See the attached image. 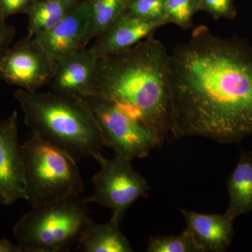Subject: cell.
<instances>
[{
  "label": "cell",
  "mask_w": 252,
  "mask_h": 252,
  "mask_svg": "<svg viewBox=\"0 0 252 252\" xmlns=\"http://www.w3.org/2000/svg\"><path fill=\"white\" fill-rule=\"evenodd\" d=\"M170 135L239 143L252 135V45L199 26L167 60Z\"/></svg>",
  "instance_id": "1"
},
{
  "label": "cell",
  "mask_w": 252,
  "mask_h": 252,
  "mask_svg": "<svg viewBox=\"0 0 252 252\" xmlns=\"http://www.w3.org/2000/svg\"><path fill=\"white\" fill-rule=\"evenodd\" d=\"M168 56L163 44L152 36L124 52L99 58L92 97L112 104L166 140L171 137Z\"/></svg>",
  "instance_id": "2"
},
{
  "label": "cell",
  "mask_w": 252,
  "mask_h": 252,
  "mask_svg": "<svg viewBox=\"0 0 252 252\" xmlns=\"http://www.w3.org/2000/svg\"><path fill=\"white\" fill-rule=\"evenodd\" d=\"M14 97L32 135L74 158L97 160L105 147L102 132L84 99L71 94L18 89Z\"/></svg>",
  "instance_id": "3"
},
{
  "label": "cell",
  "mask_w": 252,
  "mask_h": 252,
  "mask_svg": "<svg viewBox=\"0 0 252 252\" xmlns=\"http://www.w3.org/2000/svg\"><path fill=\"white\" fill-rule=\"evenodd\" d=\"M86 199L70 197L32 207L16 222L14 235L23 252H66L90 223Z\"/></svg>",
  "instance_id": "4"
},
{
  "label": "cell",
  "mask_w": 252,
  "mask_h": 252,
  "mask_svg": "<svg viewBox=\"0 0 252 252\" xmlns=\"http://www.w3.org/2000/svg\"><path fill=\"white\" fill-rule=\"evenodd\" d=\"M26 200L37 207L80 195L84 182L77 161L62 149L32 135L22 144Z\"/></svg>",
  "instance_id": "5"
},
{
  "label": "cell",
  "mask_w": 252,
  "mask_h": 252,
  "mask_svg": "<svg viewBox=\"0 0 252 252\" xmlns=\"http://www.w3.org/2000/svg\"><path fill=\"white\" fill-rule=\"evenodd\" d=\"M102 132L105 147L115 155L128 160L148 157L160 147L161 135L144 123L126 115L114 106L97 97L84 99Z\"/></svg>",
  "instance_id": "6"
},
{
  "label": "cell",
  "mask_w": 252,
  "mask_h": 252,
  "mask_svg": "<svg viewBox=\"0 0 252 252\" xmlns=\"http://www.w3.org/2000/svg\"><path fill=\"white\" fill-rule=\"evenodd\" d=\"M96 160L99 169L93 177L94 192L86 201L110 209L122 220L127 209L147 195L150 186L132 167L130 160L116 155L105 158L102 154Z\"/></svg>",
  "instance_id": "7"
},
{
  "label": "cell",
  "mask_w": 252,
  "mask_h": 252,
  "mask_svg": "<svg viewBox=\"0 0 252 252\" xmlns=\"http://www.w3.org/2000/svg\"><path fill=\"white\" fill-rule=\"evenodd\" d=\"M56 61L33 37L23 38L10 46L0 59V79L9 85L37 91L49 84Z\"/></svg>",
  "instance_id": "8"
},
{
  "label": "cell",
  "mask_w": 252,
  "mask_h": 252,
  "mask_svg": "<svg viewBox=\"0 0 252 252\" xmlns=\"http://www.w3.org/2000/svg\"><path fill=\"white\" fill-rule=\"evenodd\" d=\"M18 134V112L14 110L0 122V203L8 206L26 200L24 157Z\"/></svg>",
  "instance_id": "9"
},
{
  "label": "cell",
  "mask_w": 252,
  "mask_h": 252,
  "mask_svg": "<svg viewBox=\"0 0 252 252\" xmlns=\"http://www.w3.org/2000/svg\"><path fill=\"white\" fill-rule=\"evenodd\" d=\"M54 61L86 49L90 37V1L81 0L54 27L34 36Z\"/></svg>",
  "instance_id": "10"
},
{
  "label": "cell",
  "mask_w": 252,
  "mask_h": 252,
  "mask_svg": "<svg viewBox=\"0 0 252 252\" xmlns=\"http://www.w3.org/2000/svg\"><path fill=\"white\" fill-rule=\"evenodd\" d=\"M99 58L91 47L56 61L54 77L50 83L51 89L82 99L92 97Z\"/></svg>",
  "instance_id": "11"
},
{
  "label": "cell",
  "mask_w": 252,
  "mask_h": 252,
  "mask_svg": "<svg viewBox=\"0 0 252 252\" xmlns=\"http://www.w3.org/2000/svg\"><path fill=\"white\" fill-rule=\"evenodd\" d=\"M164 26L165 23L145 21L126 12L95 38L91 48L99 58L124 52L153 36Z\"/></svg>",
  "instance_id": "12"
},
{
  "label": "cell",
  "mask_w": 252,
  "mask_h": 252,
  "mask_svg": "<svg viewBox=\"0 0 252 252\" xmlns=\"http://www.w3.org/2000/svg\"><path fill=\"white\" fill-rule=\"evenodd\" d=\"M187 229L193 235L203 252H223L228 250L235 233V220L226 214H201L180 210Z\"/></svg>",
  "instance_id": "13"
},
{
  "label": "cell",
  "mask_w": 252,
  "mask_h": 252,
  "mask_svg": "<svg viewBox=\"0 0 252 252\" xmlns=\"http://www.w3.org/2000/svg\"><path fill=\"white\" fill-rule=\"evenodd\" d=\"M122 220L112 215L104 224L91 220L83 232L77 249L84 252H132L131 244L120 228Z\"/></svg>",
  "instance_id": "14"
},
{
  "label": "cell",
  "mask_w": 252,
  "mask_h": 252,
  "mask_svg": "<svg viewBox=\"0 0 252 252\" xmlns=\"http://www.w3.org/2000/svg\"><path fill=\"white\" fill-rule=\"evenodd\" d=\"M228 208L225 213L235 220L252 212V151L242 152L226 181Z\"/></svg>",
  "instance_id": "15"
},
{
  "label": "cell",
  "mask_w": 252,
  "mask_h": 252,
  "mask_svg": "<svg viewBox=\"0 0 252 252\" xmlns=\"http://www.w3.org/2000/svg\"><path fill=\"white\" fill-rule=\"evenodd\" d=\"M81 0H38L28 10L29 37L49 31L59 23Z\"/></svg>",
  "instance_id": "16"
},
{
  "label": "cell",
  "mask_w": 252,
  "mask_h": 252,
  "mask_svg": "<svg viewBox=\"0 0 252 252\" xmlns=\"http://www.w3.org/2000/svg\"><path fill=\"white\" fill-rule=\"evenodd\" d=\"M90 37L95 39L126 12V0H89Z\"/></svg>",
  "instance_id": "17"
},
{
  "label": "cell",
  "mask_w": 252,
  "mask_h": 252,
  "mask_svg": "<svg viewBox=\"0 0 252 252\" xmlns=\"http://www.w3.org/2000/svg\"><path fill=\"white\" fill-rule=\"evenodd\" d=\"M147 252H203L193 235L186 228L181 234L149 239Z\"/></svg>",
  "instance_id": "18"
},
{
  "label": "cell",
  "mask_w": 252,
  "mask_h": 252,
  "mask_svg": "<svg viewBox=\"0 0 252 252\" xmlns=\"http://www.w3.org/2000/svg\"><path fill=\"white\" fill-rule=\"evenodd\" d=\"M165 15L169 24L183 30L193 26L194 15L200 11V0H164Z\"/></svg>",
  "instance_id": "19"
},
{
  "label": "cell",
  "mask_w": 252,
  "mask_h": 252,
  "mask_svg": "<svg viewBox=\"0 0 252 252\" xmlns=\"http://www.w3.org/2000/svg\"><path fill=\"white\" fill-rule=\"evenodd\" d=\"M126 13L145 21L169 24L164 0H134L127 4Z\"/></svg>",
  "instance_id": "20"
},
{
  "label": "cell",
  "mask_w": 252,
  "mask_h": 252,
  "mask_svg": "<svg viewBox=\"0 0 252 252\" xmlns=\"http://www.w3.org/2000/svg\"><path fill=\"white\" fill-rule=\"evenodd\" d=\"M200 10L208 13L215 19L233 20L238 14L235 0H200Z\"/></svg>",
  "instance_id": "21"
},
{
  "label": "cell",
  "mask_w": 252,
  "mask_h": 252,
  "mask_svg": "<svg viewBox=\"0 0 252 252\" xmlns=\"http://www.w3.org/2000/svg\"><path fill=\"white\" fill-rule=\"evenodd\" d=\"M38 0H0V20L6 21L10 16L26 14Z\"/></svg>",
  "instance_id": "22"
},
{
  "label": "cell",
  "mask_w": 252,
  "mask_h": 252,
  "mask_svg": "<svg viewBox=\"0 0 252 252\" xmlns=\"http://www.w3.org/2000/svg\"><path fill=\"white\" fill-rule=\"evenodd\" d=\"M16 34L14 26L0 20V59L11 46Z\"/></svg>",
  "instance_id": "23"
},
{
  "label": "cell",
  "mask_w": 252,
  "mask_h": 252,
  "mask_svg": "<svg viewBox=\"0 0 252 252\" xmlns=\"http://www.w3.org/2000/svg\"><path fill=\"white\" fill-rule=\"evenodd\" d=\"M0 252H23L22 249L18 245L6 238H0Z\"/></svg>",
  "instance_id": "24"
},
{
  "label": "cell",
  "mask_w": 252,
  "mask_h": 252,
  "mask_svg": "<svg viewBox=\"0 0 252 252\" xmlns=\"http://www.w3.org/2000/svg\"><path fill=\"white\" fill-rule=\"evenodd\" d=\"M127 1V3H130L131 1H134V0H126Z\"/></svg>",
  "instance_id": "25"
}]
</instances>
